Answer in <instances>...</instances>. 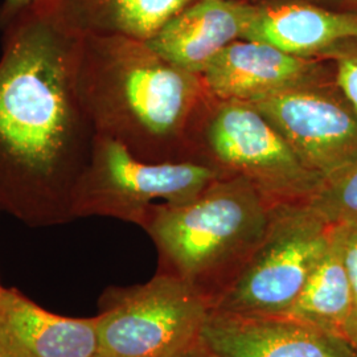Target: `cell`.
I'll return each mask as SVG.
<instances>
[{"label": "cell", "mask_w": 357, "mask_h": 357, "mask_svg": "<svg viewBox=\"0 0 357 357\" xmlns=\"http://www.w3.org/2000/svg\"><path fill=\"white\" fill-rule=\"evenodd\" d=\"M252 11L246 0H196L147 43L169 63L202 76L220 52L243 38Z\"/></svg>", "instance_id": "cell-13"}, {"label": "cell", "mask_w": 357, "mask_h": 357, "mask_svg": "<svg viewBox=\"0 0 357 357\" xmlns=\"http://www.w3.org/2000/svg\"><path fill=\"white\" fill-rule=\"evenodd\" d=\"M77 88L96 134L146 162L191 160L190 130L208 91L147 41L82 36Z\"/></svg>", "instance_id": "cell-2"}, {"label": "cell", "mask_w": 357, "mask_h": 357, "mask_svg": "<svg viewBox=\"0 0 357 357\" xmlns=\"http://www.w3.org/2000/svg\"><path fill=\"white\" fill-rule=\"evenodd\" d=\"M0 357H10L6 354V351H4L1 347H0Z\"/></svg>", "instance_id": "cell-23"}, {"label": "cell", "mask_w": 357, "mask_h": 357, "mask_svg": "<svg viewBox=\"0 0 357 357\" xmlns=\"http://www.w3.org/2000/svg\"><path fill=\"white\" fill-rule=\"evenodd\" d=\"M333 77L324 59H305L243 38L227 45L202 75L211 97L249 103Z\"/></svg>", "instance_id": "cell-10"}, {"label": "cell", "mask_w": 357, "mask_h": 357, "mask_svg": "<svg viewBox=\"0 0 357 357\" xmlns=\"http://www.w3.org/2000/svg\"><path fill=\"white\" fill-rule=\"evenodd\" d=\"M196 0H53L77 33L121 35L147 41Z\"/></svg>", "instance_id": "cell-14"}, {"label": "cell", "mask_w": 357, "mask_h": 357, "mask_svg": "<svg viewBox=\"0 0 357 357\" xmlns=\"http://www.w3.org/2000/svg\"><path fill=\"white\" fill-rule=\"evenodd\" d=\"M319 1L331 8L357 13V0H319Z\"/></svg>", "instance_id": "cell-21"}, {"label": "cell", "mask_w": 357, "mask_h": 357, "mask_svg": "<svg viewBox=\"0 0 357 357\" xmlns=\"http://www.w3.org/2000/svg\"><path fill=\"white\" fill-rule=\"evenodd\" d=\"M344 337L357 352V308L354 310L352 315L349 317V319L347 321Z\"/></svg>", "instance_id": "cell-20"}, {"label": "cell", "mask_w": 357, "mask_h": 357, "mask_svg": "<svg viewBox=\"0 0 357 357\" xmlns=\"http://www.w3.org/2000/svg\"><path fill=\"white\" fill-rule=\"evenodd\" d=\"M357 36V13L314 0L253 1L243 40L270 44L305 59H320L345 38Z\"/></svg>", "instance_id": "cell-12"}, {"label": "cell", "mask_w": 357, "mask_h": 357, "mask_svg": "<svg viewBox=\"0 0 357 357\" xmlns=\"http://www.w3.org/2000/svg\"><path fill=\"white\" fill-rule=\"evenodd\" d=\"M199 344L218 357H357L343 336L287 314L211 310Z\"/></svg>", "instance_id": "cell-9"}, {"label": "cell", "mask_w": 357, "mask_h": 357, "mask_svg": "<svg viewBox=\"0 0 357 357\" xmlns=\"http://www.w3.org/2000/svg\"><path fill=\"white\" fill-rule=\"evenodd\" d=\"M275 205L241 176H222L193 199L153 206L143 224L159 268L211 301L236 275L268 229Z\"/></svg>", "instance_id": "cell-3"}, {"label": "cell", "mask_w": 357, "mask_h": 357, "mask_svg": "<svg viewBox=\"0 0 357 357\" xmlns=\"http://www.w3.org/2000/svg\"><path fill=\"white\" fill-rule=\"evenodd\" d=\"M41 1L44 0H3L0 6V29H4L17 16Z\"/></svg>", "instance_id": "cell-19"}, {"label": "cell", "mask_w": 357, "mask_h": 357, "mask_svg": "<svg viewBox=\"0 0 357 357\" xmlns=\"http://www.w3.org/2000/svg\"><path fill=\"white\" fill-rule=\"evenodd\" d=\"M340 236L345 270L352 286L355 308H357V225H336Z\"/></svg>", "instance_id": "cell-18"}, {"label": "cell", "mask_w": 357, "mask_h": 357, "mask_svg": "<svg viewBox=\"0 0 357 357\" xmlns=\"http://www.w3.org/2000/svg\"><path fill=\"white\" fill-rule=\"evenodd\" d=\"M332 225L307 204L275 205L268 229L211 310L286 314L331 240Z\"/></svg>", "instance_id": "cell-7"}, {"label": "cell", "mask_w": 357, "mask_h": 357, "mask_svg": "<svg viewBox=\"0 0 357 357\" xmlns=\"http://www.w3.org/2000/svg\"><path fill=\"white\" fill-rule=\"evenodd\" d=\"M190 150L191 160L249 180L273 205L307 204L324 181L253 103L208 94L190 130Z\"/></svg>", "instance_id": "cell-4"}, {"label": "cell", "mask_w": 357, "mask_h": 357, "mask_svg": "<svg viewBox=\"0 0 357 357\" xmlns=\"http://www.w3.org/2000/svg\"><path fill=\"white\" fill-rule=\"evenodd\" d=\"M305 166L327 180L357 160V110L335 77L253 102Z\"/></svg>", "instance_id": "cell-8"}, {"label": "cell", "mask_w": 357, "mask_h": 357, "mask_svg": "<svg viewBox=\"0 0 357 357\" xmlns=\"http://www.w3.org/2000/svg\"><path fill=\"white\" fill-rule=\"evenodd\" d=\"M307 205L330 225H357V160L324 180Z\"/></svg>", "instance_id": "cell-16"}, {"label": "cell", "mask_w": 357, "mask_h": 357, "mask_svg": "<svg viewBox=\"0 0 357 357\" xmlns=\"http://www.w3.org/2000/svg\"><path fill=\"white\" fill-rule=\"evenodd\" d=\"M3 31L0 211L29 228L75 221L77 183L96 131L77 88L82 35L44 0Z\"/></svg>", "instance_id": "cell-1"}, {"label": "cell", "mask_w": 357, "mask_h": 357, "mask_svg": "<svg viewBox=\"0 0 357 357\" xmlns=\"http://www.w3.org/2000/svg\"><path fill=\"white\" fill-rule=\"evenodd\" d=\"M211 301L158 270L150 281L109 287L100 299V356L175 357L199 343Z\"/></svg>", "instance_id": "cell-5"}, {"label": "cell", "mask_w": 357, "mask_h": 357, "mask_svg": "<svg viewBox=\"0 0 357 357\" xmlns=\"http://www.w3.org/2000/svg\"><path fill=\"white\" fill-rule=\"evenodd\" d=\"M222 174L196 160L146 162L96 134L89 162L73 195V220L112 217L143 227L153 206L193 199Z\"/></svg>", "instance_id": "cell-6"}, {"label": "cell", "mask_w": 357, "mask_h": 357, "mask_svg": "<svg viewBox=\"0 0 357 357\" xmlns=\"http://www.w3.org/2000/svg\"><path fill=\"white\" fill-rule=\"evenodd\" d=\"M0 347L10 357H97L98 317L53 314L16 289L0 290Z\"/></svg>", "instance_id": "cell-11"}, {"label": "cell", "mask_w": 357, "mask_h": 357, "mask_svg": "<svg viewBox=\"0 0 357 357\" xmlns=\"http://www.w3.org/2000/svg\"><path fill=\"white\" fill-rule=\"evenodd\" d=\"M354 310V293L345 270L339 230L332 225L326 252L286 314L344 337L345 326Z\"/></svg>", "instance_id": "cell-15"}, {"label": "cell", "mask_w": 357, "mask_h": 357, "mask_svg": "<svg viewBox=\"0 0 357 357\" xmlns=\"http://www.w3.org/2000/svg\"><path fill=\"white\" fill-rule=\"evenodd\" d=\"M97 357H102V356H100V355H98V356H97Z\"/></svg>", "instance_id": "cell-25"}, {"label": "cell", "mask_w": 357, "mask_h": 357, "mask_svg": "<svg viewBox=\"0 0 357 357\" xmlns=\"http://www.w3.org/2000/svg\"><path fill=\"white\" fill-rule=\"evenodd\" d=\"M175 357H218L213 355L212 352H209L208 349H205L203 345L197 344L193 345L191 348H188L187 351L178 354Z\"/></svg>", "instance_id": "cell-22"}, {"label": "cell", "mask_w": 357, "mask_h": 357, "mask_svg": "<svg viewBox=\"0 0 357 357\" xmlns=\"http://www.w3.org/2000/svg\"><path fill=\"white\" fill-rule=\"evenodd\" d=\"M1 289H3V286H1V283H0V290H1Z\"/></svg>", "instance_id": "cell-24"}, {"label": "cell", "mask_w": 357, "mask_h": 357, "mask_svg": "<svg viewBox=\"0 0 357 357\" xmlns=\"http://www.w3.org/2000/svg\"><path fill=\"white\" fill-rule=\"evenodd\" d=\"M320 59L331 63L337 86L357 110V36L335 44Z\"/></svg>", "instance_id": "cell-17"}]
</instances>
